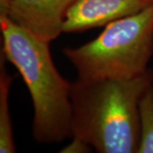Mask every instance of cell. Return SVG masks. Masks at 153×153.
<instances>
[{
    "mask_svg": "<svg viewBox=\"0 0 153 153\" xmlns=\"http://www.w3.org/2000/svg\"><path fill=\"white\" fill-rule=\"evenodd\" d=\"M153 0H74L67 11L64 33L105 27L152 5Z\"/></svg>",
    "mask_w": 153,
    "mask_h": 153,
    "instance_id": "obj_5",
    "label": "cell"
},
{
    "mask_svg": "<svg viewBox=\"0 0 153 153\" xmlns=\"http://www.w3.org/2000/svg\"><path fill=\"white\" fill-rule=\"evenodd\" d=\"M63 53L82 79L133 78L153 56V4L109 23L97 38Z\"/></svg>",
    "mask_w": 153,
    "mask_h": 153,
    "instance_id": "obj_3",
    "label": "cell"
},
{
    "mask_svg": "<svg viewBox=\"0 0 153 153\" xmlns=\"http://www.w3.org/2000/svg\"><path fill=\"white\" fill-rule=\"evenodd\" d=\"M74 0H14L5 16L38 39L51 43L64 33Z\"/></svg>",
    "mask_w": 153,
    "mask_h": 153,
    "instance_id": "obj_4",
    "label": "cell"
},
{
    "mask_svg": "<svg viewBox=\"0 0 153 153\" xmlns=\"http://www.w3.org/2000/svg\"><path fill=\"white\" fill-rule=\"evenodd\" d=\"M153 70L133 78L82 79L71 87V138L64 152H138L139 102Z\"/></svg>",
    "mask_w": 153,
    "mask_h": 153,
    "instance_id": "obj_1",
    "label": "cell"
},
{
    "mask_svg": "<svg viewBox=\"0 0 153 153\" xmlns=\"http://www.w3.org/2000/svg\"><path fill=\"white\" fill-rule=\"evenodd\" d=\"M140 142L137 153H153V84L139 102Z\"/></svg>",
    "mask_w": 153,
    "mask_h": 153,
    "instance_id": "obj_7",
    "label": "cell"
},
{
    "mask_svg": "<svg viewBox=\"0 0 153 153\" xmlns=\"http://www.w3.org/2000/svg\"><path fill=\"white\" fill-rule=\"evenodd\" d=\"M5 58L0 54V152H16L10 110V93L13 77L6 71Z\"/></svg>",
    "mask_w": 153,
    "mask_h": 153,
    "instance_id": "obj_6",
    "label": "cell"
},
{
    "mask_svg": "<svg viewBox=\"0 0 153 153\" xmlns=\"http://www.w3.org/2000/svg\"><path fill=\"white\" fill-rule=\"evenodd\" d=\"M14 0H0V15H6Z\"/></svg>",
    "mask_w": 153,
    "mask_h": 153,
    "instance_id": "obj_8",
    "label": "cell"
},
{
    "mask_svg": "<svg viewBox=\"0 0 153 153\" xmlns=\"http://www.w3.org/2000/svg\"><path fill=\"white\" fill-rule=\"evenodd\" d=\"M1 53L16 68L33 101V136L40 144L71 137V82L55 66L49 43L34 37L10 17L0 15Z\"/></svg>",
    "mask_w": 153,
    "mask_h": 153,
    "instance_id": "obj_2",
    "label": "cell"
}]
</instances>
